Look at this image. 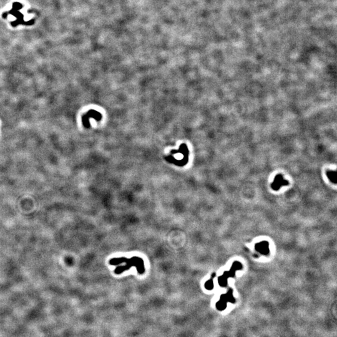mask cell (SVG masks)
I'll list each match as a JSON object with an SVG mask.
<instances>
[{"label":"cell","instance_id":"cell-3","mask_svg":"<svg viewBox=\"0 0 337 337\" xmlns=\"http://www.w3.org/2000/svg\"><path fill=\"white\" fill-rule=\"evenodd\" d=\"M90 117H93L99 121L101 118V115L98 112H96L94 110L91 109L90 111H88L87 113L85 115H84V116L82 117V121L85 127L88 128L90 127V121H89Z\"/></svg>","mask_w":337,"mask_h":337},{"label":"cell","instance_id":"cell-4","mask_svg":"<svg viewBox=\"0 0 337 337\" xmlns=\"http://www.w3.org/2000/svg\"><path fill=\"white\" fill-rule=\"evenodd\" d=\"M288 184V182L287 181H285V179H283V176L282 175L278 174L275 177V181H274V183L272 184V187L274 190H277L282 186H285Z\"/></svg>","mask_w":337,"mask_h":337},{"label":"cell","instance_id":"cell-2","mask_svg":"<svg viewBox=\"0 0 337 337\" xmlns=\"http://www.w3.org/2000/svg\"><path fill=\"white\" fill-rule=\"evenodd\" d=\"M22 8V5L19 3H14L13 4V9H12L11 10V11H10L9 13H11L12 14H13V16L16 17L17 18V21L12 23L11 25L13 26H16L17 25H18V24L20 23H23V14H22L20 12L18 11V10L21 8Z\"/></svg>","mask_w":337,"mask_h":337},{"label":"cell","instance_id":"cell-5","mask_svg":"<svg viewBox=\"0 0 337 337\" xmlns=\"http://www.w3.org/2000/svg\"><path fill=\"white\" fill-rule=\"evenodd\" d=\"M327 175L328 178L330 179V181H332L333 182L336 183V174L335 171H329L327 173Z\"/></svg>","mask_w":337,"mask_h":337},{"label":"cell","instance_id":"cell-6","mask_svg":"<svg viewBox=\"0 0 337 337\" xmlns=\"http://www.w3.org/2000/svg\"><path fill=\"white\" fill-rule=\"evenodd\" d=\"M205 287L207 288V290H211L212 288H213V287H214L213 280L210 279L209 280L207 281V282L205 284Z\"/></svg>","mask_w":337,"mask_h":337},{"label":"cell","instance_id":"cell-1","mask_svg":"<svg viewBox=\"0 0 337 337\" xmlns=\"http://www.w3.org/2000/svg\"><path fill=\"white\" fill-rule=\"evenodd\" d=\"M123 262H126L125 266L118 267L115 269L114 272L116 274H121L124 271L129 269L132 266L137 268V270L139 274H143L145 272L144 260L138 257H133L131 259H126L125 257L114 258L111 259L109 261V263L111 266H117V265Z\"/></svg>","mask_w":337,"mask_h":337}]
</instances>
